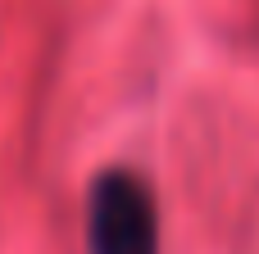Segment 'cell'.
Here are the masks:
<instances>
[{
  "mask_svg": "<svg viewBox=\"0 0 259 254\" xmlns=\"http://www.w3.org/2000/svg\"><path fill=\"white\" fill-rule=\"evenodd\" d=\"M87 254H159V205L141 173L100 168L91 177Z\"/></svg>",
  "mask_w": 259,
  "mask_h": 254,
  "instance_id": "obj_1",
  "label": "cell"
}]
</instances>
